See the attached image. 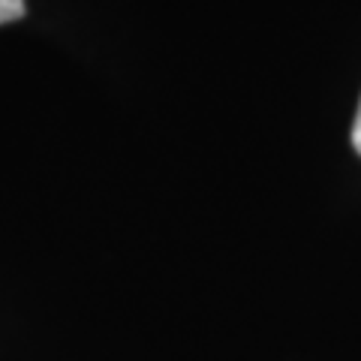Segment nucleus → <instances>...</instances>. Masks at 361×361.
I'll list each match as a JSON object with an SVG mask.
<instances>
[{
  "mask_svg": "<svg viewBox=\"0 0 361 361\" xmlns=\"http://www.w3.org/2000/svg\"><path fill=\"white\" fill-rule=\"evenodd\" d=\"M25 16V0H0V25L18 21Z\"/></svg>",
  "mask_w": 361,
  "mask_h": 361,
  "instance_id": "f257e3e1",
  "label": "nucleus"
},
{
  "mask_svg": "<svg viewBox=\"0 0 361 361\" xmlns=\"http://www.w3.org/2000/svg\"><path fill=\"white\" fill-rule=\"evenodd\" d=\"M353 145L361 154V103H358V115H355V127H353Z\"/></svg>",
  "mask_w": 361,
  "mask_h": 361,
  "instance_id": "f03ea898",
  "label": "nucleus"
}]
</instances>
